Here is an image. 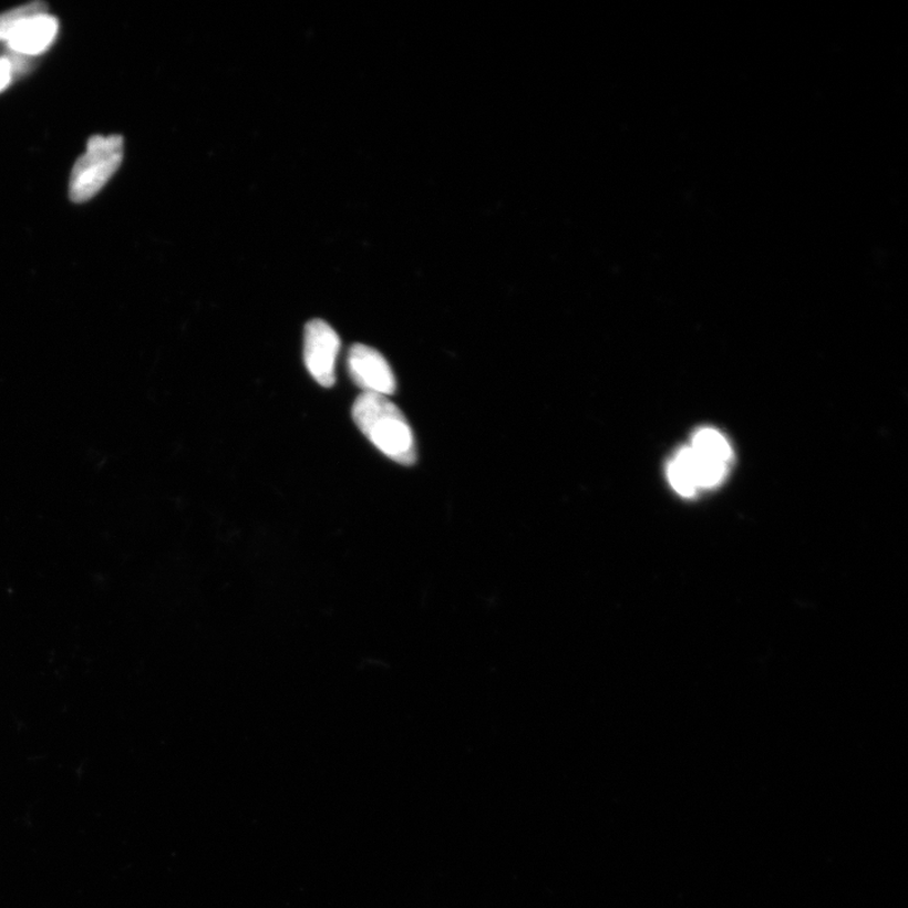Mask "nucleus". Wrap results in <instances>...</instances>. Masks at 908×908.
Listing matches in <instances>:
<instances>
[{
  "label": "nucleus",
  "instance_id": "nucleus-6",
  "mask_svg": "<svg viewBox=\"0 0 908 908\" xmlns=\"http://www.w3.org/2000/svg\"><path fill=\"white\" fill-rule=\"evenodd\" d=\"M668 479L681 496L693 497L701 492L697 484L692 460H690L689 446L679 450L674 458L669 462Z\"/></svg>",
  "mask_w": 908,
  "mask_h": 908
},
{
  "label": "nucleus",
  "instance_id": "nucleus-9",
  "mask_svg": "<svg viewBox=\"0 0 908 908\" xmlns=\"http://www.w3.org/2000/svg\"><path fill=\"white\" fill-rule=\"evenodd\" d=\"M14 76L13 63L8 54H3L0 56V93L11 86Z\"/></svg>",
  "mask_w": 908,
  "mask_h": 908
},
{
  "label": "nucleus",
  "instance_id": "nucleus-5",
  "mask_svg": "<svg viewBox=\"0 0 908 908\" xmlns=\"http://www.w3.org/2000/svg\"><path fill=\"white\" fill-rule=\"evenodd\" d=\"M58 33V18L43 12L25 18L9 34L4 43L9 52L32 59L48 51L56 40Z\"/></svg>",
  "mask_w": 908,
  "mask_h": 908
},
{
  "label": "nucleus",
  "instance_id": "nucleus-4",
  "mask_svg": "<svg viewBox=\"0 0 908 908\" xmlns=\"http://www.w3.org/2000/svg\"><path fill=\"white\" fill-rule=\"evenodd\" d=\"M350 376L363 393L392 395L396 390L394 371L375 349L357 343L349 351Z\"/></svg>",
  "mask_w": 908,
  "mask_h": 908
},
{
  "label": "nucleus",
  "instance_id": "nucleus-2",
  "mask_svg": "<svg viewBox=\"0 0 908 908\" xmlns=\"http://www.w3.org/2000/svg\"><path fill=\"white\" fill-rule=\"evenodd\" d=\"M124 157V140L121 135H95L87 142L83 156L75 163L70 178V198L76 204L86 203L102 190Z\"/></svg>",
  "mask_w": 908,
  "mask_h": 908
},
{
  "label": "nucleus",
  "instance_id": "nucleus-7",
  "mask_svg": "<svg viewBox=\"0 0 908 908\" xmlns=\"http://www.w3.org/2000/svg\"><path fill=\"white\" fill-rule=\"evenodd\" d=\"M692 448L701 456L730 465L732 448L722 433L712 429H703L694 434Z\"/></svg>",
  "mask_w": 908,
  "mask_h": 908
},
{
  "label": "nucleus",
  "instance_id": "nucleus-3",
  "mask_svg": "<svg viewBox=\"0 0 908 908\" xmlns=\"http://www.w3.org/2000/svg\"><path fill=\"white\" fill-rule=\"evenodd\" d=\"M341 350V340L332 327L322 321L307 323L305 330V361L308 371L323 388H331L336 381V361Z\"/></svg>",
  "mask_w": 908,
  "mask_h": 908
},
{
  "label": "nucleus",
  "instance_id": "nucleus-1",
  "mask_svg": "<svg viewBox=\"0 0 908 908\" xmlns=\"http://www.w3.org/2000/svg\"><path fill=\"white\" fill-rule=\"evenodd\" d=\"M359 430L386 457L411 466L416 461L414 434L405 415L386 396L362 393L352 406Z\"/></svg>",
  "mask_w": 908,
  "mask_h": 908
},
{
  "label": "nucleus",
  "instance_id": "nucleus-8",
  "mask_svg": "<svg viewBox=\"0 0 908 908\" xmlns=\"http://www.w3.org/2000/svg\"><path fill=\"white\" fill-rule=\"evenodd\" d=\"M43 12H48V6L42 2H33L17 7L11 9V11L0 14V42L4 43L9 34H11L16 27L25 20V18Z\"/></svg>",
  "mask_w": 908,
  "mask_h": 908
}]
</instances>
